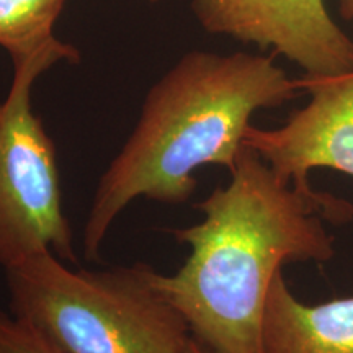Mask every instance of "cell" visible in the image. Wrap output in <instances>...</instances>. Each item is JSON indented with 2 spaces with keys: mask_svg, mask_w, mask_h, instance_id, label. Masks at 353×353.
I'll return each mask as SVG.
<instances>
[{
  "mask_svg": "<svg viewBox=\"0 0 353 353\" xmlns=\"http://www.w3.org/2000/svg\"><path fill=\"white\" fill-rule=\"evenodd\" d=\"M309 95L285 125L265 130L250 125L244 145L283 179L309 188V174L330 169L353 176V70L339 76L296 79Z\"/></svg>",
  "mask_w": 353,
  "mask_h": 353,
  "instance_id": "obj_6",
  "label": "cell"
},
{
  "mask_svg": "<svg viewBox=\"0 0 353 353\" xmlns=\"http://www.w3.org/2000/svg\"><path fill=\"white\" fill-rule=\"evenodd\" d=\"M185 353H211L210 350H206L205 347L201 345V343H198L195 339H190V342H188V347H187V350H185Z\"/></svg>",
  "mask_w": 353,
  "mask_h": 353,
  "instance_id": "obj_11",
  "label": "cell"
},
{
  "mask_svg": "<svg viewBox=\"0 0 353 353\" xmlns=\"http://www.w3.org/2000/svg\"><path fill=\"white\" fill-rule=\"evenodd\" d=\"M56 65L30 61L13 68V81L0 101V267L51 250L77 262L72 229L63 206L56 144L32 108V90Z\"/></svg>",
  "mask_w": 353,
  "mask_h": 353,
  "instance_id": "obj_4",
  "label": "cell"
},
{
  "mask_svg": "<svg viewBox=\"0 0 353 353\" xmlns=\"http://www.w3.org/2000/svg\"><path fill=\"white\" fill-rule=\"evenodd\" d=\"M200 223L170 229L190 254L159 288L211 353H265L263 317L283 265L327 262L335 236L327 223L353 218L350 203L291 183L252 149H242L231 180L196 203Z\"/></svg>",
  "mask_w": 353,
  "mask_h": 353,
  "instance_id": "obj_1",
  "label": "cell"
},
{
  "mask_svg": "<svg viewBox=\"0 0 353 353\" xmlns=\"http://www.w3.org/2000/svg\"><path fill=\"white\" fill-rule=\"evenodd\" d=\"M65 0H0V46L15 65L30 61L77 64L81 52L56 38L54 25Z\"/></svg>",
  "mask_w": 353,
  "mask_h": 353,
  "instance_id": "obj_8",
  "label": "cell"
},
{
  "mask_svg": "<svg viewBox=\"0 0 353 353\" xmlns=\"http://www.w3.org/2000/svg\"><path fill=\"white\" fill-rule=\"evenodd\" d=\"M3 273L12 314L63 353H185L192 339L148 263L72 270L43 250Z\"/></svg>",
  "mask_w": 353,
  "mask_h": 353,
  "instance_id": "obj_3",
  "label": "cell"
},
{
  "mask_svg": "<svg viewBox=\"0 0 353 353\" xmlns=\"http://www.w3.org/2000/svg\"><path fill=\"white\" fill-rule=\"evenodd\" d=\"M205 32L272 50L307 77L353 70V41L324 0H192Z\"/></svg>",
  "mask_w": 353,
  "mask_h": 353,
  "instance_id": "obj_5",
  "label": "cell"
},
{
  "mask_svg": "<svg viewBox=\"0 0 353 353\" xmlns=\"http://www.w3.org/2000/svg\"><path fill=\"white\" fill-rule=\"evenodd\" d=\"M299 92L273 56L185 52L149 88L130 138L99 179L83 224L85 259H100L114 221L138 198L182 205L196 192L200 167L231 172L254 114Z\"/></svg>",
  "mask_w": 353,
  "mask_h": 353,
  "instance_id": "obj_2",
  "label": "cell"
},
{
  "mask_svg": "<svg viewBox=\"0 0 353 353\" xmlns=\"http://www.w3.org/2000/svg\"><path fill=\"white\" fill-rule=\"evenodd\" d=\"M263 348L265 353H353V296L306 304L280 270L265 307Z\"/></svg>",
  "mask_w": 353,
  "mask_h": 353,
  "instance_id": "obj_7",
  "label": "cell"
},
{
  "mask_svg": "<svg viewBox=\"0 0 353 353\" xmlns=\"http://www.w3.org/2000/svg\"><path fill=\"white\" fill-rule=\"evenodd\" d=\"M145 2H149V3H157V2H161V0H145Z\"/></svg>",
  "mask_w": 353,
  "mask_h": 353,
  "instance_id": "obj_12",
  "label": "cell"
},
{
  "mask_svg": "<svg viewBox=\"0 0 353 353\" xmlns=\"http://www.w3.org/2000/svg\"><path fill=\"white\" fill-rule=\"evenodd\" d=\"M341 15L353 23V0H341Z\"/></svg>",
  "mask_w": 353,
  "mask_h": 353,
  "instance_id": "obj_10",
  "label": "cell"
},
{
  "mask_svg": "<svg viewBox=\"0 0 353 353\" xmlns=\"http://www.w3.org/2000/svg\"><path fill=\"white\" fill-rule=\"evenodd\" d=\"M0 353H63L10 311H0Z\"/></svg>",
  "mask_w": 353,
  "mask_h": 353,
  "instance_id": "obj_9",
  "label": "cell"
}]
</instances>
